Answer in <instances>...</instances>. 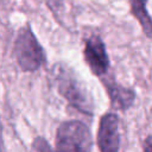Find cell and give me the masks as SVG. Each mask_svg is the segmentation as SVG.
<instances>
[{"label": "cell", "instance_id": "cell-10", "mask_svg": "<svg viewBox=\"0 0 152 152\" xmlns=\"http://www.w3.org/2000/svg\"><path fill=\"white\" fill-rule=\"evenodd\" d=\"M4 150V144H2V126H1V121H0V151Z\"/></svg>", "mask_w": 152, "mask_h": 152}, {"label": "cell", "instance_id": "cell-6", "mask_svg": "<svg viewBox=\"0 0 152 152\" xmlns=\"http://www.w3.org/2000/svg\"><path fill=\"white\" fill-rule=\"evenodd\" d=\"M104 84H106L107 91L109 94L110 102L114 107H116L121 110H126L132 106V103L135 99V94L132 89L121 87L120 84L115 83L114 81L104 82Z\"/></svg>", "mask_w": 152, "mask_h": 152}, {"label": "cell", "instance_id": "cell-7", "mask_svg": "<svg viewBox=\"0 0 152 152\" xmlns=\"http://www.w3.org/2000/svg\"><path fill=\"white\" fill-rule=\"evenodd\" d=\"M147 0H129L131 12L137 18L147 37H152V19L146 10Z\"/></svg>", "mask_w": 152, "mask_h": 152}, {"label": "cell", "instance_id": "cell-8", "mask_svg": "<svg viewBox=\"0 0 152 152\" xmlns=\"http://www.w3.org/2000/svg\"><path fill=\"white\" fill-rule=\"evenodd\" d=\"M32 148L36 150V151H43V150H50L51 146L46 142L45 139H43V138H37V139L33 141V144H32Z\"/></svg>", "mask_w": 152, "mask_h": 152}, {"label": "cell", "instance_id": "cell-5", "mask_svg": "<svg viewBox=\"0 0 152 152\" xmlns=\"http://www.w3.org/2000/svg\"><path fill=\"white\" fill-rule=\"evenodd\" d=\"M97 145L103 152H114L119 150V118L115 114L106 113L101 118L97 133Z\"/></svg>", "mask_w": 152, "mask_h": 152}, {"label": "cell", "instance_id": "cell-4", "mask_svg": "<svg viewBox=\"0 0 152 152\" xmlns=\"http://www.w3.org/2000/svg\"><path fill=\"white\" fill-rule=\"evenodd\" d=\"M84 59L93 74L96 76L100 77L107 74L109 68V58L106 46L99 36H91L87 39L84 46Z\"/></svg>", "mask_w": 152, "mask_h": 152}, {"label": "cell", "instance_id": "cell-2", "mask_svg": "<svg viewBox=\"0 0 152 152\" xmlns=\"http://www.w3.org/2000/svg\"><path fill=\"white\" fill-rule=\"evenodd\" d=\"M14 56L24 71H34L45 63V53L30 26H23L14 42Z\"/></svg>", "mask_w": 152, "mask_h": 152}, {"label": "cell", "instance_id": "cell-1", "mask_svg": "<svg viewBox=\"0 0 152 152\" xmlns=\"http://www.w3.org/2000/svg\"><path fill=\"white\" fill-rule=\"evenodd\" d=\"M53 82L59 94L76 109L91 115L93 101L84 87L72 75V72L62 64H56L52 69Z\"/></svg>", "mask_w": 152, "mask_h": 152}, {"label": "cell", "instance_id": "cell-3", "mask_svg": "<svg viewBox=\"0 0 152 152\" xmlns=\"http://www.w3.org/2000/svg\"><path fill=\"white\" fill-rule=\"evenodd\" d=\"M93 139L89 128L81 121H65L59 125L56 134V148L62 151H89Z\"/></svg>", "mask_w": 152, "mask_h": 152}, {"label": "cell", "instance_id": "cell-9", "mask_svg": "<svg viewBox=\"0 0 152 152\" xmlns=\"http://www.w3.org/2000/svg\"><path fill=\"white\" fill-rule=\"evenodd\" d=\"M142 148H144V151H152V135L146 138Z\"/></svg>", "mask_w": 152, "mask_h": 152}]
</instances>
